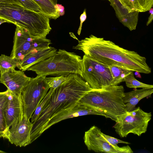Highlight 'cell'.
I'll use <instances>...</instances> for the list:
<instances>
[{"label":"cell","instance_id":"836d02e7","mask_svg":"<svg viewBox=\"0 0 153 153\" xmlns=\"http://www.w3.org/2000/svg\"><path fill=\"white\" fill-rule=\"evenodd\" d=\"M6 153V152L4 151L0 150V153Z\"/></svg>","mask_w":153,"mask_h":153},{"label":"cell","instance_id":"4fadbf2b","mask_svg":"<svg viewBox=\"0 0 153 153\" xmlns=\"http://www.w3.org/2000/svg\"><path fill=\"white\" fill-rule=\"evenodd\" d=\"M33 123L24 114L22 120L13 129L9 130L7 139L12 144L25 147L30 143V135Z\"/></svg>","mask_w":153,"mask_h":153},{"label":"cell","instance_id":"4dcf8cb0","mask_svg":"<svg viewBox=\"0 0 153 153\" xmlns=\"http://www.w3.org/2000/svg\"><path fill=\"white\" fill-rule=\"evenodd\" d=\"M149 13L150 14L148 18V19L146 23L147 26H148L151 23L153 19V9L152 8H151L149 10Z\"/></svg>","mask_w":153,"mask_h":153},{"label":"cell","instance_id":"9c48e42d","mask_svg":"<svg viewBox=\"0 0 153 153\" xmlns=\"http://www.w3.org/2000/svg\"><path fill=\"white\" fill-rule=\"evenodd\" d=\"M46 77L37 76L34 78H31L22 91L21 97L24 114L30 119L50 88Z\"/></svg>","mask_w":153,"mask_h":153},{"label":"cell","instance_id":"7402d4cb","mask_svg":"<svg viewBox=\"0 0 153 153\" xmlns=\"http://www.w3.org/2000/svg\"><path fill=\"white\" fill-rule=\"evenodd\" d=\"M20 62L10 56H8L4 54L0 56V73H3L8 70L18 68Z\"/></svg>","mask_w":153,"mask_h":153},{"label":"cell","instance_id":"8992f818","mask_svg":"<svg viewBox=\"0 0 153 153\" xmlns=\"http://www.w3.org/2000/svg\"><path fill=\"white\" fill-rule=\"evenodd\" d=\"M151 117V112H145L138 107L118 116L113 128L121 137L130 133L140 136L146 131Z\"/></svg>","mask_w":153,"mask_h":153},{"label":"cell","instance_id":"52a82bcc","mask_svg":"<svg viewBox=\"0 0 153 153\" xmlns=\"http://www.w3.org/2000/svg\"><path fill=\"white\" fill-rule=\"evenodd\" d=\"M81 66V76L92 89H100L112 86V77L108 66L84 55Z\"/></svg>","mask_w":153,"mask_h":153},{"label":"cell","instance_id":"6da1fadb","mask_svg":"<svg viewBox=\"0 0 153 153\" xmlns=\"http://www.w3.org/2000/svg\"><path fill=\"white\" fill-rule=\"evenodd\" d=\"M73 48L82 51L86 56L108 66H118L146 74L151 72L145 57L103 38L91 35L79 40Z\"/></svg>","mask_w":153,"mask_h":153},{"label":"cell","instance_id":"f1b7e54d","mask_svg":"<svg viewBox=\"0 0 153 153\" xmlns=\"http://www.w3.org/2000/svg\"><path fill=\"white\" fill-rule=\"evenodd\" d=\"M55 8L60 16H62L64 14V7L61 4H57L55 5Z\"/></svg>","mask_w":153,"mask_h":153},{"label":"cell","instance_id":"f546056e","mask_svg":"<svg viewBox=\"0 0 153 153\" xmlns=\"http://www.w3.org/2000/svg\"><path fill=\"white\" fill-rule=\"evenodd\" d=\"M0 3L14 4L23 7L18 0H0Z\"/></svg>","mask_w":153,"mask_h":153},{"label":"cell","instance_id":"e0dca14e","mask_svg":"<svg viewBox=\"0 0 153 153\" xmlns=\"http://www.w3.org/2000/svg\"><path fill=\"white\" fill-rule=\"evenodd\" d=\"M153 92V88H142L125 93L123 97V101L127 111L134 110L136 106L140 100L145 97H150Z\"/></svg>","mask_w":153,"mask_h":153},{"label":"cell","instance_id":"83f0119b","mask_svg":"<svg viewBox=\"0 0 153 153\" xmlns=\"http://www.w3.org/2000/svg\"><path fill=\"white\" fill-rule=\"evenodd\" d=\"M86 10L85 9L83 13L80 16V24L77 31V34L79 35L80 34L83 23L87 19Z\"/></svg>","mask_w":153,"mask_h":153},{"label":"cell","instance_id":"3957f363","mask_svg":"<svg viewBox=\"0 0 153 153\" xmlns=\"http://www.w3.org/2000/svg\"><path fill=\"white\" fill-rule=\"evenodd\" d=\"M124 93L123 86H108L92 90L78 102L115 122L118 116L127 111L123 100Z\"/></svg>","mask_w":153,"mask_h":153},{"label":"cell","instance_id":"d4e9b609","mask_svg":"<svg viewBox=\"0 0 153 153\" xmlns=\"http://www.w3.org/2000/svg\"><path fill=\"white\" fill-rule=\"evenodd\" d=\"M67 75L57 76L53 77H46V79L50 88L55 89L60 86L66 79Z\"/></svg>","mask_w":153,"mask_h":153},{"label":"cell","instance_id":"5bb4252c","mask_svg":"<svg viewBox=\"0 0 153 153\" xmlns=\"http://www.w3.org/2000/svg\"><path fill=\"white\" fill-rule=\"evenodd\" d=\"M0 82L4 84L11 93L21 94L22 89L31 79L22 71L10 69L0 73Z\"/></svg>","mask_w":153,"mask_h":153},{"label":"cell","instance_id":"7a4b0ae2","mask_svg":"<svg viewBox=\"0 0 153 153\" xmlns=\"http://www.w3.org/2000/svg\"><path fill=\"white\" fill-rule=\"evenodd\" d=\"M93 90L79 75L71 74L59 87L54 89L36 120L32 123L30 143L41 135L42 130L49 120L62 110L76 103Z\"/></svg>","mask_w":153,"mask_h":153},{"label":"cell","instance_id":"2e32d148","mask_svg":"<svg viewBox=\"0 0 153 153\" xmlns=\"http://www.w3.org/2000/svg\"><path fill=\"white\" fill-rule=\"evenodd\" d=\"M57 52V49L51 47L33 51L24 58L18 68L22 71H25L32 65L46 59Z\"/></svg>","mask_w":153,"mask_h":153},{"label":"cell","instance_id":"ffe728a7","mask_svg":"<svg viewBox=\"0 0 153 153\" xmlns=\"http://www.w3.org/2000/svg\"><path fill=\"white\" fill-rule=\"evenodd\" d=\"M132 10L139 12L149 11L153 5V0H122Z\"/></svg>","mask_w":153,"mask_h":153},{"label":"cell","instance_id":"cb8c5ba5","mask_svg":"<svg viewBox=\"0 0 153 153\" xmlns=\"http://www.w3.org/2000/svg\"><path fill=\"white\" fill-rule=\"evenodd\" d=\"M50 88L49 91L39 103L32 115L31 118V123H33L36 120L45 104L51 96L54 89L52 88Z\"/></svg>","mask_w":153,"mask_h":153},{"label":"cell","instance_id":"277c9868","mask_svg":"<svg viewBox=\"0 0 153 153\" xmlns=\"http://www.w3.org/2000/svg\"><path fill=\"white\" fill-rule=\"evenodd\" d=\"M0 19L22 27L35 37L46 38L51 30L50 18L42 13L17 4L0 3Z\"/></svg>","mask_w":153,"mask_h":153},{"label":"cell","instance_id":"ba28073f","mask_svg":"<svg viewBox=\"0 0 153 153\" xmlns=\"http://www.w3.org/2000/svg\"><path fill=\"white\" fill-rule=\"evenodd\" d=\"M13 46L10 56L20 62L28 54L36 50L48 48L51 43L46 38L32 36L25 29L16 25Z\"/></svg>","mask_w":153,"mask_h":153},{"label":"cell","instance_id":"1f68e13d","mask_svg":"<svg viewBox=\"0 0 153 153\" xmlns=\"http://www.w3.org/2000/svg\"><path fill=\"white\" fill-rule=\"evenodd\" d=\"M135 75L136 77L139 78H141V76L140 73V72L137 71H135Z\"/></svg>","mask_w":153,"mask_h":153},{"label":"cell","instance_id":"603a6c76","mask_svg":"<svg viewBox=\"0 0 153 153\" xmlns=\"http://www.w3.org/2000/svg\"><path fill=\"white\" fill-rule=\"evenodd\" d=\"M133 72L131 71L124 79V81L126 82V86L129 88H134L135 89L138 88H153L152 85L147 84L136 79L134 76Z\"/></svg>","mask_w":153,"mask_h":153},{"label":"cell","instance_id":"9a60e30c","mask_svg":"<svg viewBox=\"0 0 153 153\" xmlns=\"http://www.w3.org/2000/svg\"><path fill=\"white\" fill-rule=\"evenodd\" d=\"M109 2L119 22L131 31L135 30L139 12L131 10L122 0H110Z\"/></svg>","mask_w":153,"mask_h":153},{"label":"cell","instance_id":"8fae6325","mask_svg":"<svg viewBox=\"0 0 153 153\" xmlns=\"http://www.w3.org/2000/svg\"><path fill=\"white\" fill-rule=\"evenodd\" d=\"M87 115L102 116L99 113L78 102L58 112L51 117L42 129L41 134L52 125L62 120Z\"/></svg>","mask_w":153,"mask_h":153},{"label":"cell","instance_id":"d6a6232c","mask_svg":"<svg viewBox=\"0 0 153 153\" xmlns=\"http://www.w3.org/2000/svg\"><path fill=\"white\" fill-rule=\"evenodd\" d=\"M7 22V21L3 19H0V25L4 22Z\"/></svg>","mask_w":153,"mask_h":153},{"label":"cell","instance_id":"30bf717a","mask_svg":"<svg viewBox=\"0 0 153 153\" xmlns=\"http://www.w3.org/2000/svg\"><path fill=\"white\" fill-rule=\"evenodd\" d=\"M101 129L94 125L85 131L84 142L88 150L97 153H133L128 146L115 147L110 144L103 137Z\"/></svg>","mask_w":153,"mask_h":153},{"label":"cell","instance_id":"5b68a950","mask_svg":"<svg viewBox=\"0 0 153 153\" xmlns=\"http://www.w3.org/2000/svg\"><path fill=\"white\" fill-rule=\"evenodd\" d=\"M81 57L74 52L60 49L54 55L29 68L27 71L35 72L37 76L67 75L82 73Z\"/></svg>","mask_w":153,"mask_h":153},{"label":"cell","instance_id":"e575fe53","mask_svg":"<svg viewBox=\"0 0 153 153\" xmlns=\"http://www.w3.org/2000/svg\"><path fill=\"white\" fill-rule=\"evenodd\" d=\"M108 1H110V0H108Z\"/></svg>","mask_w":153,"mask_h":153},{"label":"cell","instance_id":"4316f807","mask_svg":"<svg viewBox=\"0 0 153 153\" xmlns=\"http://www.w3.org/2000/svg\"><path fill=\"white\" fill-rule=\"evenodd\" d=\"M102 134L103 137L110 144L115 147H118L117 144L119 143H124L126 144H129L130 143L124 141L111 136L107 135L102 132Z\"/></svg>","mask_w":153,"mask_h":153},{"label":"cell","instance_id":"484cf974","mask_svg":"<svg viewBox=\"0 0 153 153\" xmlns=\"http://www.w3.org/2000/svg\"><path fill=\"white\" fill-rule=\"evenodd\" d=\"M18 0L27 9L36 12H42L39 6L32 0Z\"/></svg>","mask_w":153,"mask_h":153},{"label":"cell","instance_id":"ac0fdd59","mask_svg":"<svg viewBox=\"0 0 153 153\" xmlns=\"http://www.w3.org/2000/svg\"><path fill=\"white\" fill-rule=\"evenodd\" d=\"M9 93L7 89L4 92H0V138L7 139L8 133L5 122L4 111L8 103Z\"/></svg>","mask_w":153,"mask_h":153},{"label":"cell","instance_id":"d6986e66","mask_svg":"<svg viewBox=\"0 0 153 153\" xmlns=\"http://www.w3.org/2000/svg\"><path fill=\"white\" fill-rule=\"evenodd\" d=\"M40 7L42 12L50 19H56L60 16L55 8L57 0H32Z\"/></svg>","mask_w":153,"mask_h":153},{"label":"cell","instance_id":"7c38bea8","mask_svg":"<svg viewBox=\"0 0 153 153\" xmlns=\"http://www.w3.org/2000/svg\"><path fill=\"white\" fill-rule=\"evenodd\" d=\"M4 115L8 131L9 130L13 129L22 120L24 111L21 94H14L9 92Z\"/></svg>","mask_w":153,"mask_h":153},{"label":"cell","instance_id":"44dd1931","mask_svg":"<svg viewBox=\"0 0 153 153\" xmlns=\"http://www.w3.org/2000/svg\"><path fill=\"white\" fill-rule=\"evenodd\" d=\"M112 77V86H117L124 82L126 76L131 71L118 66H108Z\"/></svg>","mask_w":153,"mask_h":153}]
</instances>
